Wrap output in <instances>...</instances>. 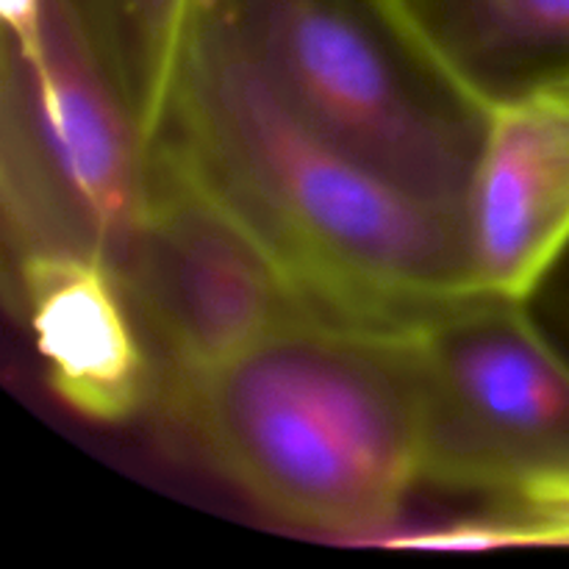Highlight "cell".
Segmentation results:
<instances>
[{"instance_id":"cell-1","label":"cell","mask_w":569,"mask_h":569,"mask_svg":"<svg viewBox=\"0 0 569 569\" xmlns=\"http://www.w3.org/2000/svg\"><path fill=\"white\" fill-rule=\"evenodd\" d=\"M153 142L187 164L328 320L406 331L478 295L465 214L311 126L203 9Z\"/></svg>"},{"instance_id":"cell-2","label":"cell","mask_w":569,"mask_h":569,"mask_svg":"<svg viewBox=\"0 0 569 569\" xmlns=\"http://www.w3.org/2000/svg\"><path fill=\"white\" fill-rule=\"evenodd\" d=\"M200 459L276 520L376 545L422 487V420L403 331L309 315L237 353L159 378Z\"/></svg>"},{"instance_id":"cell-3","label":"cell","mask_w":569,"mask_h":569,"mask_svg":"<svg viewBox=\"0 0 569 569\" xmlns=\"http://www.w3.org/2000/svg\"><path fill=\"white\" fill-rule=\"evenodd\" d=\"M298 114L422 198L465 214L483 100L403 0H200Z\"/></svg>"},{"instance_id":"cell-4","label":"cell","mask_w":569,"mask_h":569,"mask_svg":"<svg viewBox=\"0 0 569 569\" xmlns=\"http://www.w3.org/2000/svg\"><path fill=\"white\" fill-rule=\"evenodd\" d=\"M422 487L478 495L569 542V359L528 303L472 295L403 331Z\"/></svg>"},{"instance_id":"cell-5","label":"cell","mask_w":569,"mask_h":569,"mask_svg":"<svg viewBox=\"0 0 569 569\" xmlns=\"http://www.w3.org/2000/svg\"><path fill=\"white\" fill-rule=\"evenodd\" d=\"M120 276L164 359L159 378L226 359L317 315L264 244L164 142L148 144L142 222Z\"/></svg>"},{"instance_id":"cell-6","label":"cell","mask_w":569,"mask_h":569,"mask_svg":"<svg viewBox=\"0 0 569 569\" xmlns=\"http://www.w3.org/2000/svg\"><path fill=\"white\" fill-rule=\"evenodd\" d=\"M478 295L531 303L569 256V67L487 94L465 200Z\"/></svg>"},{"instance_id":"cell-7","label":"cell","mask_w":569,"mask_h":569,"mask_svg":"<svg viewBox=\"0 0 569 569\" xmlns=\"http://www.w3.org/2000/svg\"><path fill=\"white\" fill-rule=\"evenodd\" d=\"M44 381L64 409L126 426L159 395L150 337L126 281L89 248H39L9 259Z\"/></svg>"},{"instance_id":"cell-8","label":"cell","mask_w":569,"mask_h":569,"mask_svg":"<svg viewBox=\"0 0 569 569\" xmlns=\"http://www.w3.org/2000/svg\"><path fill=\"white\" fill-rule=\"evenodd\" d=\"M439 59L481 98L569 67V0H403Z\"/></svg>"},{"instance_id":"cell-9","label":"cell","mask_w":569,"mask_h":569,"mask_svg":"<svg viewBox=\"0 0 569 569\" xmlns=\"http://www.w3.org/2000/svg\"><path fill=\"white\" fill-rule=\"evenodd\" d=\"M126 103L144 150L161 131L200 0H61Z\"/></svg>"},{"instance_id":"cell-10","label":"cell","mask_w":569,"mask_h":569,"mask_svg":"<svg viewBox=\"0 0 569 569\" xmlns=\"http://www.w3.org/2000/svg\"><path fill=\"white\" fill-rule=\"evenodd\" d=\"M372 548L395 550H498V548H569L565 533L520 511L492 509L439 526H398Z\"/></svg>"},{"instance_id":"cell-11","label":"cell","mask_w":569,"mask_h":569,"mask_svg":"<svg viewBox=\"0 0 569 569\" xmlns=\"http://www.w3.org/2000/svg\"><path fill=\"white\" fill-rule=\"evenodd\" d=\"M0 14H3L6 48L14 50L20 59H33L42 42L44 0H0Z\"/></svg>"},{"instance_id":"cell-12","label":"cell","mask_w":569,"mask_h":569,"mask_svg":"<svg viewBox=\"0 0 569 569\" xmlns=\"http://www.w3.org/2000/svg\"><path fill=\"white\" fill-rule=\"evenodd\" d=\"M561 317H565V322H567V328H569V289H567L565 300H561Z\"/></svg>"},{"instance_id":"cell-13","label":"cell","mask_w":569,"mask_h":569,"mask_svg":"<svg viewBox=\"0 0 569 569\" xmlns=\"http://www.w3.org/2000/svg\"><path fill=\"white\" fill-rule=\"evenodd\" d=\"M567 526H569V509H567Z\"/></svg>"}]
</instances>
